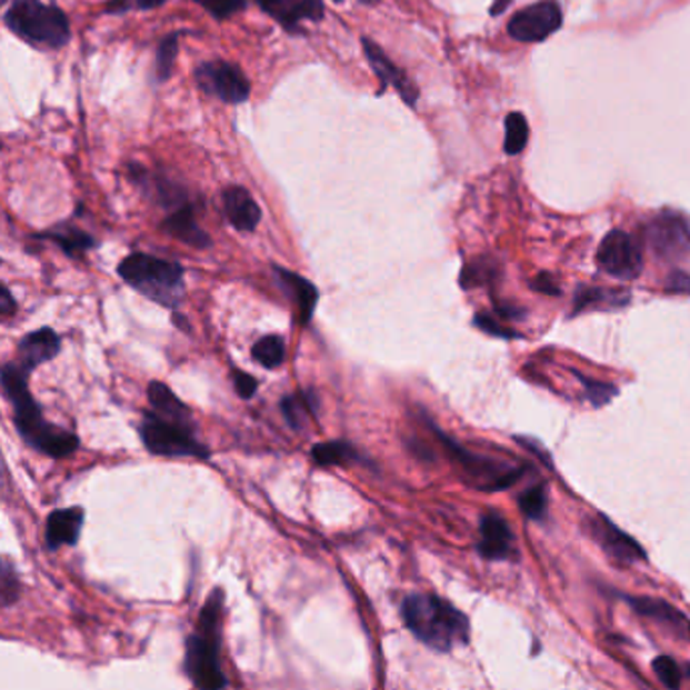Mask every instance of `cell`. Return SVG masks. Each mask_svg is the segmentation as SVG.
I'll return each instance as SVG.
<instances>
[{"label":"cell","mask_w":690,"mask_h":690,"mask_svg":"<svg viewBox=\"0 0 690 690\" xmlns=\"http://www.w3.org/2000/svg\"><path fill=\"white\" fill-rule=\"evenodd\" d=\"M563 24V9L559 0H539L531 7L512 14L507 31L514 41L541 43Z\"/></svg>","instance_id":"obj_11"},{"label":"cell","mask_w":690,"mask_h":690,"mask_svg":"<svg viewBox=\"0 0 690 690\" xmlns=\"http://www.w3.org/2000/svg\"><path fill=\"white\" fill-rule=\"evenodd\" d=\"M17 310V304H14V300H12L11 292H9V288L4 286L2 288V302H0V314L4 318L11 317L12 312Z\"/></svg>","instance_id":"obj_39"},{"label":"cell","mask_w":690,"mask_h":690,"mask_svg":"<svg viewBox=\"0 0 690 690\" xmlns=\"http://www.w3.org/2000/svg\"><path fill=\"white\" fill-rule=\"evenodd\" d=\"M478 553L490 561H507L514 554V534L510 531L509 522L497 512L482 517Z\"/></svg>","instance_id":"obj_14"},{"label":"cell","mask_w":690,"mask_h":690,"mask_svg":"<svg viewBox=\"0 0 690 690\" xmlns=\"http://www.w3.org/2000/svg\"><path fill=\"white\" fill-rule=\"evenodd\" d=\"M194 81L199 90L226 103L248 102L251 93V83L246 73L238 66L221 59L201 63L194 69Z\"/></svg>","instance_id":"obj_10"},{"label":"cell","mask_w":690,"mask_h":690,"mask_svg":"<svg viewBox=\"0 0 690 690\" xmlns=\"http://www.w3.org/2000/svg\"><path fill=\"white\" fill-rule=\"evenodd\" d=\"M37 238L53 241V243H57L59 248L68 253L69 258H80L88 249L96 246V239L88 236L86 231L78 229V227L71 226L56 227L53 231H46V233H41Z\"/></svg>","instance_id":"obj_24"},{"label":"cell","mask_w":690,"mask_h":690,"mask_svg":"<svg viewBox=\"0 0 690 690\" xmlns=\"http://www.w3.org/2000/svg\"><path fill=\"white\" fill-rule=\"evenodd\" d=\"M522 514L531 521H543L544 514H547V488L534 487L531 490H527L522 494L521 500Z\"/></svg>","instance_id":"obj_30"},{"label":"cell","mask_w":690,"mask_h":690,"mask_svg":"<svg viewBox=\"0 0 690 690\" xmlns=\"http://www.w3.org/2000/svg\"><path fill=\"white\" fill-rule=\"evenodd\" d=\"M317 401L310 393H296V396L283 397L282 409L283 418L292 430H304L306 421L314 413Z\"/></svg>","instance_id":"obj_26"},{"label":"cell","mask_w":690,"mask_h":690,"mask_svg":"<svg viewBox=\"0 0 690 690\" xmlns=\"http://www.w3.org/2000/svg\"><path fill=\"white\" fill-rule=\"evenodd\" d=\"M118 273L128 286L157 304L174 308L184 296V270L177 261L132 253L118 266Z\"/></svg>","instance_id":"obj_5"},{"label":"cell","mask_w":690,"mask_h":690,"mask_svg":"<svg viewBox=\"0 0 690 690\" xmlns=\"http://www.w3.org/2000/svg\"><path fill=\"white\" fill-rule=\"evenodd\" d=\"M162 229L191 248L204 249L211 246V238L197 223L193 203L184 204L177 211H170L162 221Z\"/></svg>","instance_id":"obj_20"},{"label":"cell","mask_w":690,"mask_h":690,"mask_svg":"<svg viewBox=\"0 0 690 690\" xmlns=\"http://www.w3.org/2000/svg\"><path fill=\"white\" fill-rule=\"evenodd\" d=\"M223 610V593L216 591L199 616V634L189 636L184 672L199 689H223L227 679L219 667V623Z\"/></svg>","instance_id":"obj_3"},{"label":"cell","mask_w":690,"mask_h":690,"mask_svg":"<svg viewBox=\"0 0 690 690\" xmlns=\"http://www.w3.org/2000/svg\"><path fill=\"white\" fill-rule=\"evenodd\" d=\"M59 349H61V339L57 337L56 330H33V332H29L19 342L21 364L27 367L29 371H33L34 367L56 359L57 354H59Z\"/></svg>","instance_id":"obj_21"},{"label":"cell","mask_w":690,"mask_h":690,"mask_svg":"<svg viewBox=\"0 0 690 690\" xmlns=\"http://www.w3.org/2000/svg\"><path fill=\"white\" fill-rule=\"evenodd\" d=\"M204 11L213 14L217 21H226L246 9V0H194Z\"/></svg>","instance_id":"obj_32"},{"label":"cell","mask_w":690,"mask_h":690,"mask_svg":"<svg viewBox=\"0 0 690 690\" xmlns=\"http://www.w3.org/2000/svg\"><path fill=\"white\" fill-rule=\"evenodd\" d=\"M266 14H270L276 23L282 24L288 33H302L300 24L304 21H322L324 19V0H256ZM342 2V0H334Z\"/></svg>","instance_id":"obj_13"},{"label":"cell","mask_w":690,"mask_h":690,"mask_svg":"<svg viewBox=\"0 0 690 690\" xmlns=\"http://www.w3.org/2000/svg\"><path fill=\"white\" fill-rule=\"evenodd\" d=\"M179 53V33H170L160 41L159 51H157V81L164 83L172 76L174 61Z\"/></svg>","instance_id":"obj_29"},{"label":"cell","mask_w":690,"mask_h":690,"mask_svg":"<svg viewBox=\"0 0 690 690\" xmlns=\"http://www.w3.org/2000/svg\"><path fill=\"white\" fill-rule=\"evenodd\" d=\"M474 324L484 330V332H488V334H492V337H502V339H514V337H517V332L502 329L494 318L487 317V314H478Z\"/></svg>","instance_id":"obj_35"},{"label":"cell","mask_w":690,"mask_h":690,"mask_svg":"<svg viewBox=\"0 0 690 690\" xmlns=\"http://www.w3.org/2000/svg\"><path fill=\"white\" fill-rule=\"evenodd\" d=\"M644 238L662 260L679 261L690 256V217L664 209L648 221Z\"/></svg>","instance_id":"obj_7"},{"label":"cell","mask_w":690,"mask_h":690,"mask_svg":"<svg viewBox=\"0 0 690 690\" xmlns=\"http://www.w3.org/2000/svg\"><path fill=\"white\" fill-rule=\"evenodd\" d=\"M362 4H377L379 0H361Z\"/></svg>","instance_id":"obj_42"},{"label":"cell","mask_w":690,"mask_h":690,"mask_svg":"<svg viewBox=\"0 0 690 690\" xmlns=\"http://www.w3.org/2000/svg\"><path fill=\"white\" fill-rule=\"evenodd\" d=\"M532 288H534V290H539V292H544V294H559L557 283H554L553 280H551V276H547V273L539 276Z\"/></svg>","instance_id":"obj_38"},{"label":"cell","mask_w":690,"mask_h":690,"mask_svg":"<svg viewBox=\"0 0 690 690\" xmlns=\"http://www.w3.org/2000/svg\"><path fill=\"white\" fill-rule=\"evenodd\" d=\"M83 519H86V512L80 507L53 510L49 514V519H47V549L56 551V549L63 547V544L73 547V544L78 543Z\"/></svg>","instance_id":"obj_17"},{"label":"cell","mask_w":690,"mask_h":690,"mask_svg":"<svg viewBox=\"0 0 690 690\" xmlns=\"http://www.w3.org/2000/svg\"><path fill=\"white\" fill-rule=\"evenodd\" d=\"M272 270L273 278L280 283L283 294L292 300L300 322L308 324L312 320V314H314L318 304V290L314 288V283L308 282L298 273L283 270L280 266H273Z\"/></svg>","instance_id":"obj_15"},{"label":"cell","mask_w":690,"mask_h":690,"mask_svg":"<svg viewBox=\"0 0 690 690\" xmlns=\"http://www.w3.org/2000/svg\"><path fill=\"white\" fill-rule=\"evenodd\" d=\"M314 462L320 466H340L361 462V453L349 442L317 443L312 450Z\"/></svg>","instance_id":"obj_25"},{"label":"cell","mask_w":690,"mask_h":690,"mask_svg":"<svg viewBox=\"0 0 690 690\" xmlns=\"http://www.w3.org/2000/svg\"><path fill=\"white\" fill-rule=\"evenodd\" d=\"M223 209H226L227 221L238 231L251 233L256 227L260 226V207L253 201L248 189L239 184H231L223 191Z\"/></svg>","instance_id":"obj_16"},{"label":"cell","mask_w":690,"mask_h":690,"mask_svg":"<svg viewBox=\"0 0 690 690\" xmlns=\"http://www.w3.org/2000/svg\"><path fill=\"white\" fill-rule=\"evenodd\" d=\"M510 2H512V0H494V4H492V9H490V14H492V17L502 14V12L509 9Z\"/></svg>","instance_id":"obj_41"},{"label":"cell","mask_w":690,"mask_h":690,"mask_svg":"<svg viewBox=\"0 0 690 690\" xmlns=\"http://www.w3.org/2000/svg\"><path fill=\"white\" fill-rule=\"evenodd\" d=\"M630 294L623 290H608V288H581L576 296L573 312H586V310H613L628 304Z\"/></svg>","instance_id":"obj_23"},{"label":"cell","mask_w":690,"mask_h":690,"mask_svg":"<svg viewBox=\"0 0 690 690\" xmlns=\"http://www.w3.org/2000/svg\"><path fill=\"white\" fill-rule=\"evenodd\" d=\"M0 596H2V608H11L14 601L21 596V583L12 569L11 561H2V573H0Z\"/></svg>","instance_id":"obj_31"},{"label":"cell","mask_w":690,"mask_h":690,"mask_svg":"<svg viewBox=\"0 0 690 690\" xmlns=\"http://www.w3.org/2000/svg\"><path fill=\"white\" fill-rule=\"evenodd\" d=\"M148 399H150V406L162 418L174 419V421L193 426V419H191V413H189L187 406L164 383L152 381L148 386Z\"/></svg>","instance_id":"obj_22"},{"label":"cell","mask_w":690,"mask_h":690,"mask_svg":"<svg viewBox=\"0 0 690 690\" xmlns=\"http://www.w3.org/2000/svg\"><path fill=\"white\" fill-rule=\"evenodd\" d=\"M4 24L24 43L43 51L68 46L71 37L68 14L56 4L41 0H12L4 12Z\"/></svg>","instance_id":"obj_4"},{"label":"cell","mask_w":690,"mask_h":690,"mask_svg":"<svg viewBox=\"0 0 690 690\" xmlns=\"http://www.w3.org/2000/svg\"><path fill=\"white\" fill-rule=\"evenodd\" d=\"M668 290H672V292H687V294H690V276L682 272L670 273Z\"/></svg>","instance_id":"obj_37"},{"label":"cell","mask_w":690,"mask_h":690,"mask_svg":"<svg viewBox=\"0 0 690 690\" xmlns=\"http://www.w3.org/2000/svg\"><path fill=\"white\" fill-rule=\"evenodd\" d=\"M401 618L419 642L438 652L468 644L470 622L450 601L431 593H413L401 603Z\"/></svg>","instance_id":"obj_2"},{"label":"cell","mask_w":690,"mask_h":690,"mask_svg":"<svg viewBox=\"0 0 690 690\" xmlns=\"http://www.w3.org/2000/svg\"><path fill=\"white\" fill-rule=\"evenodd\" d=\"M591 529H593L598 543L603 547V551L613 559H618L622 563H634L638 559H646L642 547L636 543L634 539H630L626 532L616 529L610 521L600 517L598 522L591 524Z\"/></svg>","instance_id":"obj_18"},{"label":"cell","mask_w":690,"mask_h":690,"mask_svg":"<svg viewBox=\"0 0 690 690\" xmlns=\"http://www.w3.org/2000/svg\"><path fill=\"white\" fill-rule=\"evenodd\" d=\"M596 260L603 272L626 282L636 280L644 266L640 241L622 229H613L601 239Z\"/></svg>","instance_id":"obj_9"},{"label":"cell","mask_w":690,"mask_h":690,"mask_svg":"<svg viewBox=\"0 0 690 690\" xmlns=\"http://www.w3.org/2000/svg\"><path fill=\"white\" fill-rule=\"evenodd\" d=\"M652 667H654L658 679H660V682H662L667 689H679L680 680H682V672H680L679 664H677L672 658H657Z\"/></svg>","instance_id":"obj_33"},{"label":"cell","mask_w":690,"mask_h":690,"mask_svg":"<svg viewBox=\"0 0 690 690\" xmlns=\"http://www.w3.org/2000/svg\"><path fill=\"white\" fill-rule=\"evenodd\" d=\"M636 613L644 616L652 622L662 623L672 634L682 640H690V622L680 613L677 608H672L670 603L662 600H652V598H632L630 600Z\"/></svg>","instance_id":"obj_19"},{"label":"cell","mask_w":690,"mask_h":690,"mask_svg":"<svg viewBox=\"0 0 690 690\" xmlns=\"http://www.w3.org/2000/svg\"><path fill=\"white\" fill-rule=\"evenodd\" d=\"M233 381H236V391H238V396L241 397V399H249V397L256 396V391H258V381H256V377L243 373V371H236V373H233Z\"/></svg>","instance_id":"obj_36"},{"label":"cell","mask_w":690,"mask_h":690,"mask_svg":"<svg viewBox=\"0 0 690 690\" xmlns=\"http://www.w3.org/2000/svg\"><path fill=\"white\" fill-rule=\"evenodd\" d=\"M169 0H134L132 2V9L138 11H152V9H159L162 4H167Z\"/></svg>","instance_id":"obj_40"},{"label":"cell","mask_w":690,"mask_h":690,"mask_svg":"<svg viewBox=\"0 0 690 690\" xmlns=\"http://www.w3.org/2000/svg\"><path fill=\"white\" fill-rule=\"evenodd\" d=\"M504 150L507 154H521L522 148L529 142V122L521 112H512L504 120Z\"/></svg>","instance_id":"obj_27"},{"label":"cell","mask_w":690,"mask_h":690,"mask_svg":"<svg viewBox=\"0 0 690 690\" xmlns=\"http://www.w3.org/2000/svg\"><path fill=\"white\" fill-rule=\"evenodd\" d=\"M2 2H4V4H7V2H12V0H2Z\"/></svg>","instance_id":"obj_43"},{"label":"cell","mask_w":690,"mask_h":690,"mask_svg":"<svg viewBox=\"0 0 690 690\" xmlns=\"http://www.w3.org/2000/svg\"><path fill=\"white\" fill-rule=\"evenodd\" d=\"M361 43L362 51H364V57H367L369 66L373 69L377 80L381 81V90H379V93H383L386 88L391 86V88L399 93V98L408 103L409 108H416L419 91L418 88H416V83L409 80L408 73H403L401 69L397 68L396 63L383 53V49L377 46L373 39L362 37Z\"/></svg>","instance_id":"obj_12"},{"label":"cell","mask_w":690,"mask_h":690,"mask_svg":"<svg viewBox=\"0 0 690 690\" xmlns=\"http://www.w3.org/2000/svg\"><path fill=\"white\" fill-rule=\"evenodd\" d=\"M140 438L148 452L157 456H193L209 458V450L197 442L193 426L174 419L162 418L159 413H147L140 423Z\"/></svg>","instance_id":"obj_6"},{"label":"cell","mask_w":690,"mask_h":690,"mask_svg":"<svg viewBox=\"0 0 690 690\" xmlns=\"http://www.w3.org/2000/svg\"><path fill=\"white\" fill-rule=\"evenodd\" d=\"M251 354L266 369H276L286 359V344H283V340L278 334H268V337H263V339L258 340L253 344Z\"/></svg>","instance_id":"obj_28"},{"label":"cell","mask_w":690,"mask_h":690,"mask_svg":"<svg viewBox=\"0 0 690 690\" xmlns=\"http://www.w3.org/2000/svg\"><path fill=\"white\" fill-rule=\"evenodd\" d=\"M31 373L21 362H9L2 367V389L14 409V423L24 442L34 450L51 458H66L80 448L76 433L59 428L43 418V411L27 386V374Z\"/></svg>","instance_id":"obj_1"},{"label":"cell","mask_w":690,"mask_h":690,"mask_svg":"<svg viewBox=\"0 0 690 690\" xmlns=\"http://www.w3.org/2000/svg\"><path fill=\"white\" fill-rule=\"evenodd\" d=\"M436 433L440 436L453 462L462 468L466 478L472 480L474 487L480 490H502V488L510 487L512 482H517V478L521 476V470H514L512 466L500 464L497 460L468 452L462 446L442 436L440 430H436Z\"/></svg>","instance_id":"obj_8"},{"label":"cell","mask_w":690,"mask_h":690,"mask_svg":"<svg viewBox=\"0 0 690 690\" xmlns=\"http://www.w3.org/2000/svg\"><path fill=\"white\" fill-rule=\"evenodd\" d=\"M581 381H583V386H586V389L589 391V399H591L596 406L608 403L610 397L616 396V387L603 386V383H598V381H589V379H583V377H581Z\"/></svg>","instance_id":"obj_34"}]
</instances>
